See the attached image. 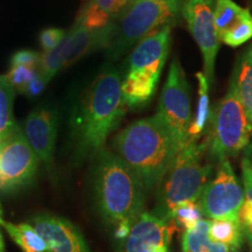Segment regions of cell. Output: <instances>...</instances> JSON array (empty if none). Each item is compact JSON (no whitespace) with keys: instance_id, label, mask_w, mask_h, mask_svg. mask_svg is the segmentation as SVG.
<instances>
[{"instance_id":"obj_35","label":"cell","mask_w":252,"mask_h":252,"mask_svg":"<svg viewBox=\"0 0 252 252\" xmlns=\"http://www.w3.org/2000/svg\"><path fill=\"white\" fill-rule=\"evenodd\" d=\"M243 159L247 161L248 166L250 167V169L252 171V145H250V146H248L247 149H245V154Z\"/></svg>"},{"instance_id":"obj_10","label":"cell","mask_w":252,"mask_h":252,"mask_svg":"<svg viewBox=\"0 0 252 252\" xmlns=\"http://www.w3.org/2000/svg\"><path fill=\"white\" fill-rule=\"evenodd\" d=\"M182 14L202 54L203 74L212 84L220 42L214 21V0H186Z\"/></svg>"},{"instance_id":"obj_12","label":"cell","mask_w":252,"mask_h":252,"mask_svg":"<svg viewBox=\"0 0 252 252\" xmlns=\"http://www.w3.org/2000/svg\"><path fill=\"white\" fill-rule=\"evenodd\" d=\"M31 224L47 245V252H90L81 231L62 217L42 214L34 216Z\"/></svg>"},{"instance_id":"obj_16","label":"cell","mask_w":252,"mask_h":252,"mask_svg":"<svg viewBox=\"0 0 252 252\" xmlns=\"http://www.w3.org/2000/svg\"><path fill=\"white\" fill-rule=\"evenodd\" d=\"M159 78L146 71H127L124 82H122L125 105L132 109L145 105L156 93Z\"/></svg>"},{"instance_id":"obj_3","label":"cell","mask_w":252,"mask_h":252,"mask_svg":"<svg viewBox=\"0 0 252 252\" xmlns=\"http://www.w3.org/2000/svg\"><path fill=\"white\" fill-rule=\"evenodd\" d=\"M113 149L140 179L146 191L161 184L182 150L157 115L126 126L116 135Z\"/></svg>"},{"instance_id":"obj_2","label":"cell","mask_w":252,"mask_h":252,"mask_svg":"<svg viewBox=\"0 0 252 252\" xmlns=\"http://www.w3.org/2000/svg\"><path fill=\"white\" fill-rule=\"evenodd\" d=\"M94 193L103 220L124 245L132 225L145 213L143 182L117 154L102 150L97 154Z\"/></svg>"},{"instance_id":"obj_29","label":"cell","mask_w":252,"mask_h":252,"mask_svg":"<svg viewBox=\"0 0 252 252\" xmlns=\"http://www.w3.org/2000/svg\"><path fill=\"white\" fill-rule=\"evenodd\" d=\"M239 223L242 232L252 249V201L245 200L239 213Z\"/></svg>"},{"instance_id":"obj_38","label":"cell","mask_w":252,"mask_h":252,"mask_svg":"<svg viewBox=\"0 0 252 252\" xmlns=\"http://www.w3.org/2000/svg\"><path fill=\"white\" fill-rule=\"evenodd\" d=\"M251 123H252V115H251Z\"/></svg>"},{"instance_id":"obj_18","label":"cell","mask_w":252,"mask_h":252,"mask_svg":"<svg viewBox=\"0 0 252 252\" xmlns=\"http://www.w3.org/2000/svg\"><path fill=\"white\" fill-rule=\"evenodd\" d=\"M0 225L24 252H47L45 241L31 223H21L17 225L5 220L0 215Z\"/></svg>"},{"instance_id":"obj_34","label":"cell","mask_w":252,"mask_h":252,"mask_svg":"<svg viewBox=\"0 0 252 252\" xmlns=\"http://www.w3.org/2000/svg\"><path fill=\"white\" fill-rule=\"evenodd\" d=\"M128 2H130V0H116L115 11H113V18L117 17V14L125 7L126 5L128 4Z\"/></svg>"},{"instance_id":"obj_26","label":"cell","mask_w":252,"mask_h":252,"mask_svg":"<svg viewBox=\"0 0 252 252\" xmlns=\"http://www.w3.org/2000/svg\"><path fill=\"white\" fill-rule=\"evenodd\" d=\"M202 215L203 213L201 209L200 202L190 201V202L182 203L179 207H176L172 214L171 220H174V223L184 226L186 230H188L194 228L202 220Z\"/></svg>"},{"instance_id":"obj_8","label":"cell","mask_w":252,"mask_h":252,"mask_svg":"<svg viewBox=\"0 0 252 252\" xmlns=\"http://www.w3.org/2000/svg\"><path fill=\"white\" fill-rule=\"evenodd\" d=\"M39 161L20 127L0 139V191H12L30 184Z\"/></svg>"},{"instance_id":"obj_19","label":"cell","mask_w":252,"mask_h":252,"mask_svg":"<svg viewBox=\"0 0 252 252\" xmlns=\"http://www.w3.org/2000/svg\"><path fill=\"white\" fill-rule=\"evenodd\" d=\"M234 77L245 112L251 122L252 115V46L242 56L235 69Z\"/></svg>"},{"instance_id":"obj_5","label":"cell","mask_w":252,"mask_h":252,"mask_svg":"<svg viewBox=\"0 0 252 252\" xmlns=\"http://www.w3.org/2000/svg\"><path fill=\"white\" fill-rule=\"evenodd\" d=\"M180 6L181 0H138L128 4L119 24L115 25L109 55L118 58L150 34L171 25Z\"/></svg>"},{"instance_id":"obj_1","label":"cell","mask_w":252,"mask_h":252,"mask_svg":"<svg viewBox=\"0 0 252 252\" xmlns=\"http://www.w3.org/2000/svg\"><path fill=\"white\" fill-rule=\"evenodd\" d=\"M121 75L109 69L96 77L82 94L71 117V137L78 156H97L106 138L124 118Z\"/></svg>"},{"instance_id":"obj_22","label":"cell","mask_w":252,"mask_h":252,"mask_svg":"<svg viewBox=\"0 0 252 252\" xmlns=\"http://www.w3.org/2000/svg\"><path fill=\"white\" fill-rule=\"evenodd\" d=\"M196 78L198 81V104L197 111L194 122L189 126V139H197L201 132L204 130L210 117L209 104V82L203 72H197Z\"/></svg>"},{"instance_id":"obj_32","label":"cell","mask_w":252,"mask_h":252,"mask_svg":"<svg viewBox=\"0 0 252 252\" xmlns=\"http://www.w3.org/2000/svg\"><path fill=\"white\" fill-rule=\"evenodd\" d=\"M242 172H243L245 200L252 201V171L244 159L242 161Z\"/></svg>"},{"instance_id":"obj_9","label":"cell","mask_w":252,"mask_h":252,"mask_svg":"<svg viewBox=\"0 0 252 252\" xmlns=\"http://www.w3.org/2000/svg\"><path fill=\"white\" fill-rule=\"evenodd\" d=\"M244 194L228 159L220 160L216 176L208 182L200 196L203 215L212 220H239Z\"/></svg>"},{"instance_id":"obj_17","label":"cell","mask_w":252,"mask_h":252,"mask_svg":"<svg viewBox=\"0 0 252 252\" xmlns=\"http://www.w3.org/2000/svg\"><path fill=\"white\" fill-rule=\"evenodd\" d=\"M116 0H88L74 24L88 30H99L109 26L113 18Z\"/></svg>"},{"instance_id":"obj_33","label":"cell","mask_w":252,"mask_h":252,"mask_svg":"<svg viewBox=\"0 0 252 252\" xmlns=\"http://www.w3.org/2000/svg\"><path fill=\"white\" fill-rule=\"evenodd\" d=\"M231 250L226 247V245L222 243H216V242H212L208 248L207 252H230Z\"/></svg>"},{"instance_id":"obj_6","label":"cell","mask_w":252,"mask_h":252,"mask_svg":"<svg viewBox=\"0 0 252 252\" xmlns=\"http://www.w3.org/2000/svg\"><path fill=\"white\" fill-rule=\"evenodd\" d=\"M251 132V122L232 77L228 93L212 113L210 154L219 161L236 156L248 147Z\"/></svg>"},{"instance_id":"obj_37","label":"cell","mask_w":252,"mask_h":252,"mask_svg":"<svg viewBox=\"0 0 252 252\" xmlns=\"http://www.w3.org/2000/svg\"><path fill=\"white\" fill-rule=\"evenodd\" d=\"M135 1H138V0H130V2H128V4H132V2H135Z\"/></svg>"},{"instance_id":"obj_14","label":"cell","mask_w":252,"mask_h":252,"mask_svg":"<svg viewBox=\"0 0 252 252\" xmlns=\"http://www.w3.org/2000/svg\"><path fill=\"white\" fill-rule=\"evenodd\" d=\"M55 112L50 109H36L30 113L25 125V137L35 152L40 161H43L48 168L53 166L55 140H56Z\"/></svg>"},{"instance_id":"obj_24","label":"cell","mask_w":252,"mask_h":252,"mask_svg":"<svg viewBox=\"0 0 252 252\" xmlns=\"http://www.w3.org/2000/svg\"><path fill=\"white\" fill-rule=\"evenodd\" d=\"M210 220H201L194 228L186 230L182 236V252H207L209 248Z\"/></svg>"},{"instance_id":"obj_20","label":"cell","mask_w":252,"mask_h":252,"mask_svg":"<svg viewBox=\"0 0 252 252\" xmlns=\"http://www.w3.org/2000/svg\"><path fill=\"white\" fill-rule=\"evenodd\" d=\"M209 237L212 242L224 244L231 251L238 250L243 242L241 223L235 220H213L210 222Z\"/></svg>"},{"instance_id":"obj_21","label":"cell","mask_w":252,"mask_h":252,"mask_svg":"<svg viewBox=\"0 0 252 252\" xmlns=\"http://www.w3.org/2000/svg\"><path fill=\"white\" fill-rule=\"evenodd\" d=\"M15 89L7 77L0 75V139L14 132L19 126L13 115Z\"/></svg>"},{"instance_id":"obj_27","label":"cell","mask_w":252,"mask_h":252,"mask_svg":"<svg viewBox=\"0 0 252 252\" xmlns=\"http://www.w3.org/2000/svg\"><path fill=\"white\" fill-rule=\"evenodd\" d=\"M37 74H39V69L36 67L11 65V69H9L6 77L15 90H18L19 93H23L27 84L31 81H33L37 76Z\"/></svg>"},{"instance_id":"obj_31","label":"cell","mask_w":252,"mask_h":252,"mask_svg":"<svg viewBox=\"0 0 252 252\" xmlns=\"http://www.w3.org/2000/svg\"><path fill=\"white\" fill-rule=\"evenodd\" d=\"M48 82L49 81L47 80L46 77H43L42 75L39 72V74H37V76L27 84L26 88H25V90L23 91V94H26L27 96H30V97H36L37 94H40L41 93H42Z\"/></svg>"},{"instance_id":"obj_7","label":"cell","mask_w":252,"mask_h":252,"mask_svg":"<svg viewBox=\"0 0 252 252\" xmlns=\"http://www.w3.org/2000/svg\"><path fill=\"white\" fill-rule=\"evenodd\" d=\"M157 116L172 132L181 149H184L189 140L190 97L185 72L176 59L173 60L169 67L168 76L160 96Z\"/></svg>"},{"instance_id":"obj_36","label":"cell","mask_w":252,"mask_h":252,"mask_svg":"<svg viewBox=\"0 0 252 252\" xmlns=\"http://www.w3.org/2000/svg\"><path fill=\"white\" fill-rule=\"evenodd\" d=\"M0 252H5V243H4V238H2L1 232H0Z\"/></svg>"},{"instance_id":"obj_23","label":"cell","mask_w":252,"mask_h":252,"mask_svg":"<svg viewBox=\"0 0 252 252\" xmlns=\"http://www.w3.org/2000/svg\"><path fill=\"white\" fill-rule=\"evenodd\" d=\"M214 21L219 37L225 33L241 17L244 8L238 6L234 0H214Z\"/></svg>"},{"instance_id":"obj_13","label":"cell","mask_w":252,"mask_h":252,"mask_svg":"<svg viewBox=\"0 0 252 252\" xmlns=\"http://www.w3.org/2000/svg\"><path fill=\"white\" fill-rule=\"evenodd\" d=\"M171 40V25L160 28L138 43L128 60V71H146L160 77Z\"/></svg>"},{"instance_id":"obj_11","label":"cell","mask_w":252,"mask_h":252,"mask_svg":"<svg viewBox=\"0 0 252 252\" xmlns=\"http://www.w3.org/2000/svg\"><path fill=\"white\" fill-rule=\"evenodd\" d=\"M174 220H163L153 213H144L132 225L124 252H168Z\"/></svg>"},{"instance_id":"obj_4","label":"cell","mask_w":252,"mask_h":252,"mask_svg":"<svg viewBox=\"0 0 252 252\" xmlns=\"http://www.w3.org/2000/svg\"><path fill=\"white\" fill-rule=\"evenodd\" d=\"M204 145L189 139L179 152L161 181L153 214L163 220H172V214L182 203L197 201L212 175V165L202 162Z\"/></svg>"},{"instance_id":"obj_15","label":"cell","mask_w":252,"mask_h":252,"mask_svg":"<svg viewBox=\"0 0 252 252\" xmlns=\"http://www.w3.org/2000/svg\"><path fill=\"white\" fill-rule=\"evenodd\" d=\"M115 25L99 28V30H88V28L74 24L67 32L64 37V61L63 68L74 64L78 60L96 52V50L108 48L111 45Z\"/></svg>"},{"instance_id":"obj_30","label":"cell","mask_w":252,"mask_h":252,"mask_svg":"<svg viewBox=\"0 0 252 252\" xmlns=\"http://www.w3.org/2000/svg\"><path fill=\"white\" fill-rule=\"evenodd\" d=\"M41 55L34 50H19L11 58V65H31L39 68Z\"/></svg>"},{"instance_id":"obj_28","label":"cell","mask_w":252,"mask_h":252,"mask_svg":"<svg viewBox=\"0 0 252 252\" xmlns=\"http://www.w3.org/2000/svg\"><path fill=\"white\" fill-rule=\"evenodd\" d=\"M65 35H67V32L60 30V28H46L39 35L40 46L42 47L45 53L50 52L61 45Z\"/></svg>"},{"instance_id":"obj_25","label":"cell","mask_w":252,"mask_h":252,"mask_svg":"<svg viewBox=\"0 0 252 252\" xmlns=\"http://www.w3.org/2000/svg\"><path fill=\"white\" fill-rule=\"evenodd\" d=\"M252 37V14L249 8H244L241 17L228 31L220 36V41L229 47H239Z\"/></svg>"}]
</instances>
